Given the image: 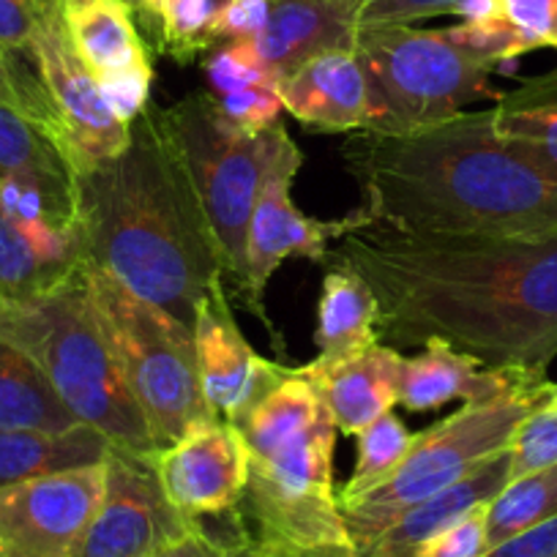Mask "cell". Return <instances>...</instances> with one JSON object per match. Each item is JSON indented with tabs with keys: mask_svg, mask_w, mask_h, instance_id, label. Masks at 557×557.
<instances>
[{
	"mask_svg": "<svg viewBox=\"0 0 557 557\" xmlns=\"http://www.w3.org/2000/svg\"><path fill=\"white\" fill-rule=\"evenodd\" d=\"M170 0H137V9H134V14H137V23H143L148 28V34L153 30V25H157V20L162 17V12L168 9Z\"/></svg>",
	"mask_w": 557,
	"mask_h": 557,
	"instance_id": "cell-44",
	"label": "cell"
},
{
	"mask_svg": "<svg viewBox=\"0 0 557 557\" xmlns=\"http://www.w3.org/2000/svg\"><path fill=\"white\" fill-rule=\"evenodd\" d=\"M412 441H416V432L407 430L405 421H401L394 410L380 416L374 424H369L367 430L358 432L356 468H352V475L347 479V484L336 492V495H339V503L356 500L363 492L383 484V481L399 468L401 459L407 457Z\"/></svg>",
	"mask_w": 557,
	"mask_h": 557,
	"instance_id": "cell-28",
	"label": "cell"
},
{
	"mask_svg": "<svg viewBox=\"0 0 557 557\" xmlns=\"http://www.w3.org/2000/svg\"><path fill=\"white\" fill-rule=\"evenodd\" d=\"M23 178L74 202V170L55 134L0 104V181Z\"/></svg>",
	"mask_w": 557,
	"mask_h": 557,
	"instance_id": "cell-26",
	"label": "cell"
},
{
	"mask_svg": "<svg viewBox=\"0 0 557 557\" xmlns=\"http://www.w3.org/2000/svg\"><path fill=\"white\" fill-rule=\"evenodd\" d=\"M249 448L235 424L211 418L153 454L170 503L195 522L216 519L240 503L249 481Z\"/></svg>",
	"mask_w": 557,
	"mask_h": 557,
	"instance_id": "cell-14",
	"label": "cell"
},
{
	"mask_svg": "<svg viewBox=\"0 0 557 557\" xmlns=\"http://www.w3.org/2000/svg\"><path fill=\"white\" fill-rule=\"evenodd\" d=\"M181 159L195 181L208 227L216 240L224 278L238 293L246 273V233L271 164L282 121L246 137L219 110L213 94H191L162 110Z\"/></svg>",
	"mask_w": 557,
	"mask_h": 557,
	"instance_id": "cell-9",
	"label": "cell"
},
{
	"mask_svg": "<svg viewBox=\"0 0 557 557\" xmlns=\"http://www.w3.org/2000/svg\"><path fill=\"white\" fill-rule=\"evenodd\" d=\"M66 278L36 257L25 235L0 211V304L30 301Z\"/></svg>",
	"mask_w": 557,
	"mask_h": 557,
	"instance_id": "cell-29",
	"label": "cell"
},
{
	"mask_svg": "<svg viewBox=\"0 0 557 557\" xmlns=\"http://www.w3.org/2000/svg\"><path fill=\"white\" fill-rule=\"evenodd\" d=\"M55 12L69 45L96 83L151 63L137 14L126 0H58Z\"/></svg>",
	"mask_w": 557,
	"mask_h": 557,
	"instance_id": "cell-21",
	"label": "cell"
},
{
	"mask_svg": "<svg viewBox=\"0 0 557 557\" xmlns=\"http://www.w3.org/2000/svg\"><path fill=\"white\" fill-rule=\"evenodd\" d=\"M356 55L377 104L374 132H407L468 112L481 99H500L492 88L495 66L448 39L446 30L416 25L361 28Z\"/></svg>",
	"mask_w": 557,
	"mask_h": 557,
	"instance_id": "cell-8",
	"label": "cell"
},
{
	"mask_svg": "<svg viewBox=\"0 0 557 557\" xmlns=\"http://www.w3.org/2000/svg\"><path fill=\"white\" fill-rule=\"evenodd\" d=\"M101 94H104L107 104H110L112 115L121 123L132 126L143 112L151 107V88H153V66L128 69V72L115 74V77H107L104 83H99Z\"/></svg>",
	"mask_w": 557,
	"mask_h": 557,
	"instance_id": "cell-39",
	"label": "cell"
},
{
	"mask_svg": "<svg viewBox=\"0 0 557 557\" xmlns=\"http://www.w3.org/2000/svg\"><path fill=\"white\" fill-rule=\"evenodd\" d=\"M41 3V9H45V12H55L58 9V0H39Z\"/></svg>",
	"mask_w": 557,
	"mask_h": 557,
	"instance_id": "cell-45",
	"label": "cell"
},
{
	"mask_svg": "<svg viewBox=\"0 0 557 557\" xmlns=\"http://www.w3.org/2000/svg\"><path fill=\"white\" fill-rule=\"evenodd\" d=\"M486 557H557V513L528 533L490 549Z\"/></svg>",
	"mask_w": 557,
	"mask_h": 557,
	"instance_id": "cell-41",
	"label": "cell"
},
{
	"mask_svg": "<svg viewBox=\"0 0 557 557\" xmlns=\"http://www.w3.org/2000/svg\"><path fill=\"white\" fill-rule=\"evenodd\" d=\"M552 399H557V388H555V394H552Z\"/></svg>",
	"mask_w": 557,
	"mask_h": 557,
	"instance_id": "cell-48",
	"label": "cell"
},
{
	"mask_svg": "<svg viewBox=\"0 0 557 557\" xmlns=\"http://www.w3.org/2000/svg\"><path fill=\"white\" fill-rule=\"evenodd\" d=\"M401 361L405 356L396 347L377 342L336 361L314 358L307 367H298V372L320 391L339 435L356 437L399 405Z\"/></svg>",
	"mask_w": 557,
	"mask_h": 557,
	"instance_id": "cell-17",
	"label": "cell"
},
{
	"mask_svg": "<svg viewBox=\"0 0 557 557\" xmlns=\"http://www.w3.org/2000/svg\"><path fill=\"white\" fill-rule=\"evenodd\" d=\"M0 339L34 358L79 424L101 432L123 451L159 454L90 312L79 268L63 285L30 301L0 304Z\"/></svg>",
	"mask_w": 557,
	"mask_h": 557,
	"instance_id": "cell-4",
	"label": "cell"
},
{
	"mask_svg": "<svg viewBox=\"0 0 557 557\" xmlns=\"http://www.w3.org/2000/svg\"><path fill=\"white\" fill-rule=\"evenodd\" d=\"M490 506V503H486ZM486 506L473 508L462 519L426 541L416 557H486L490 539H486Z\"/></svg>",
	"mask_w": 557,
	"mask_h": 557,
	"instance_id": "cell-37",
	"label": "cell"
},
{
	"mask_svg": "<svg viewBox=\"0 0 557 557\" xmlns=\"http://www.w3.org/2000/svg\"><path fill=\"white\" fill-rule=\"evenodd\" d=\"M206 77L213 96L233 94V90L249 88V85L276 79L268 72L265 63L257 58L249 41H227L216 45L206 61Z\"/></svg>",
	"mask_w": 557,
	"mask_h": 557,
	"instance_id": "cell-34",
	"label": "cell"
},
{
	"mask_svg": "<svg viewBox=\"0 0 557 557\" xmlns=\"http://www.w3.org/2000/svg\"><path fill=\"white\" fill-rule=\"evenodd\" d=\"M352 557H356V555H352Z\"/></svg>",
	"mask_w": 557,
	"mask_h": 557,
	"instance_id": "cell-50",
	"label": "cell"
},
{
	"mask_svg": "<svg viewBox=\"0 0 557 557\" xmlns=\"http://www.w3.org/2000/svg\"><path fill=\"white\" fill-rule=\"evenodd\" d=\"M45 14L39 0H0V47L12 52H30Z\"/></svg>",
	"mask_w": 557,
	"mask_h": 557,
	"instance_id": "cell-40",
	"label": "cell"
},
{
	"mask_svg": "<svg viewBox=\"0 0 557 557\" xmlns=\"http://www.w3.org/2000/svg\"><path fill=\"white\" fill-rule=\"evenodd\" d=\"M282 104L314 132H374L377 104L356 50H329L293 69L282 83Z\"/></svg>",
	"mask_w": 557,
	"mask_h": 557,
	"instance_id": "cell-16",
	"label": "cell"
},
{
	"mask_svg": "<svg viewBox=\"0 0 557 557\" xmlns=\"http://www.w3.org/2000/svg\"><path fill=\"white\" fill-rule=\"evenodd\" d=\"M126 3H128V7H132V9H137V0H126Z\"/></svg>",
	"mask_w": 557,
	"mask_h": 557,
	"instance_id": "cell-47",
	"label": "cell"
},
{
	"mask_svg": "<svg viewBox=\"0 0 557 557\" xmlns=\"http://www.w3.org/2000/svg\"><path fill=\"white\" fill-rule=\"evenodd\" d=\"M30 58L50 96L58 143L74 175L117 157L126 148L128 126L112 115L96 77L69 45L58 12H47L41 20Z\"/></svg>",
	"mask_w": 557,
	"mask_h": 557,
	"instance_id": "cell-12",
	"label": "cell"
},
{
	"mask_svg": "<svg viewBox=\"0 0 557 557\" xmlns=\"http://www.w3.org/2000/svg\"><path fill=\"white\" fill-rule=\"evenodd\" d=\"M380 307V342L443 339L490 369L546 372L557 356V235H412L363 224L331 244Z\"/></svg>",
	"mask_w": 557,
	"mask_h": 557,
	"instance_id": "cell-1",
	"label": "cell"
},
{
	"mask_svg": "<svg viewBox=\"0 0 557 557\" xmlns=\"http://www.w3.org/2000/svg\"><path fill=\"white\" fill-rule=\"evenodd\" d=\"M503 14V0H459L457 17L462 23H490Z\"/></svg>",
	"mask_w": 557,
	"mask_h": 557,
	"instance_id": "cell-43",
	"label": "cell"
},
{
	"mask_svg": "<svg viewBox=\"0 0 557 557\" xmlns=\"http://www.w3.org/2000/svg\"><path fill=\"white\" fill-rule=\"evenodd\" d=\"M157 557H244L235 546H230L222 535L211 533L206 522H197L184 539L170 544Z\"/></svg>",
	"mask_w": 557,
	"mask_h": 557,
	"instance_id": "cell-42",
	"label": "cell"
},
{
	"mask_svg": "<svg viewBox=\"0 0 557 557\" xmlns=\"http://www.w3.org/2000/svg\"><path fill=\"white\" fill-rule=\"evenodd\" d=\"M459 0H367L358 9V30L385 28V25H416L424 20L454 14L457 17Z\"/></svg>",
	"mask_w": 557,
	"mask_h": 557,
	"instance_id": "cell-36",
	"label": "cell"
},
{
	"mask_svg": "<svg viewBox=\"0 0 557 557\" xmlns=\"http://www.w3.org/2000/svg\"><path fill=\"white\" fill-rule=\"evenodd\" d=\"M555 388L546 372H524L500 394L462 401V410L416 432L407 457L383 484L356 500L339 503L356 552L407 508L448 490L486 459L506 451L524 418L539 410Z\"/></svg>",
	"mask_w": 557,
	"mask_h": 557,
	"instance_id": "cell-6",
	"label": "cell"
},
{
	"mask_svg": "<svg viewBox=\"0 0 557 557\" xmlns=\"http://www.w3.org/2000/svg\"><path fill=\"white\" fill-rule=\"evenodd\" d=\"M508 454H511V479L557 465V399L549 396L539 410L524 418L508 446Z\"/></svg>",
	"mask_w": 557,
	"mask_h": 557,
	"instance_id": "cell-32",
	"label": "cell"
},
{
	"mask_svg": "<svg viewBox=\"0 0 557 557\" xmlns=\"http://www.w3.org/2000/svg\"><path fill=\"white\" fill-rule=\"evenodd\" d=\"M557 513V465L508 479V484L486 506L490 549L528 533Z\"/></svg>",
	"mask_w": 557,
	"mask_h": 557,
	"instance_id": "cell-27",
	"label": "cell"
},
{
	"mask_svg": "<svg viewBox=\"0 0 557 557\" xmlns=\"http://www.w3.org/2000/svg\"><path fill=\"white\" fill-rule=\"evenodd\" d=\"M90 312L126 388L146 416L159 451L200 421H211L197 374L195 331L128 293L110 273L83 262Z\"/></svg>",
	"mask_w": 557,
	"mask_h": 557,
	"instance_id": "cell-7",
	"label": "cell"
},
{
	"mask_svg": "<svg viewBox=\"0 0 557 557\" xmlns=\"http://www.w3.org/2000/svg\"><path fill=\"white\" fill-rule=\"evenodd\" d=\"M492 123L506 146L557 181V66L503 90Z\"/></svg>",
	"mask_w": 557,
	"mask_h": 557,
	"instance_id": "cell-23",
	"label": "cell"
},
{
	"mask_svg": "<svg viewBox=\"0 0 557 557\" xmlns=\"http://www.w3.org/2000/svg\"><path fill=\"white\" fill-rule=\"evenodd\" d=\"M524 372L528 369H490L448 342L430 339L421 352L401 361L399 405L410 412H426L454 399H486L517 383Z\"/></svg>",
	"mask_w": 557,
	"mask_h": 557,
	"instance_id": "cell-20",
	"label": "cell"
},
{
	"mask_svg": "<svg viewBox=\"0 0 557 557\" xmlns=\"http://www.w3.org/2000/svg\"><path fill=\"white\" fill-rule=\"evenodd\" d=\"M191 331L202 396L213 416L230 424H238L290 372V367L265 361L251 350L249 339L235 323L224 285L213 287L202 298Z\"/></svg>",
	"mask_w": 557,
	"mask_h": 557,
	"instance_id": "cell-15",
	"label": "cell"
},
{
	"mask_svg": "<svg viewBox=\"0 0 557 557\" xmlns=\"http://www.w3.org/2000/svg\"><path fill=\"white\" fill-rule=\"evenodd\" d=\"M508 479H511V454L506 448L448 490L399 513L383 533H377L363 549H358L356 557H416L426 541L451 528L473 508L492 503V497H497Z\"/></svg>",
	"mask_w": 557,
	"mask_h": 557,
	"instance_id": "cell-19",
	"label": "cell"
},
{
	"mask_svg": "<svg viewBox=\"0 0 557 557\" xmlns=\"http://www.w3.org/2000/svg\"><path fill=\"white\" fill-rule=\"evenodd\" d=\"M219 3H222V0H219Z\"/></svg>",
	"mask_w": 557,
	"mask_h": 557,
	"instance_id": "cell-49",
	"label": "cell"
},
{
	"mask_svg": "<svg viewBox=\"0 0 557 557\" xmlns=\"http://www.w3.org/2000/svg\"><path fill=\"white\" fill-rule=\"evenodd\" d=\"M104 492V462L0 490V557H72Z\"/></svg>",
	"mask_w": 557,
	"mask_h": 557,
	"instance_id": "cell-13",
	"label": "cell"
},
{
	"mask_svg": "<svg viewBox=\"0 0 557 557\" xmlns=\"http://www.w3.org/2000/svg\"><path fill=\"white\" fill-rule=\"evenodd\" d=\"M195 524L170 503L153 457L112 446L104 492L72 557H157Z\"/></svg>",
	"mask_w": 557,
	"mask_h": 557,
	"instance_id": "cell-11",
	"label": "cell"
},
{
	"mask_svg": "<svg viewBox=\"0 0 557 557\" xmlns=\"http://www.w3.org/2000/svg\"><path fill=\"white\" fill-rule=\"evenodd\" d=\"M216 7L219 0H170L151 30L157 50L178 63H189L211 50L208 30Z\"/></svg>",
	"mask_w": 557,
	"mask_h": 557,
	"instance_id": "cell-30",
	"label": "cell"
},
{
	"mask_svg": "<svg viewBox=\"0 0 557 557\" xmlns=\"http://www.w3.org/2000/svg\"><path fill=\"white\" fill-rule=\"evenodd\" d=\"M380 307L372 287L352 268L329 262L318 301L314 345L323 361L352 356L380 342Z\"/></svg>",
	"mask_w": 557,
	"mask_h": 557,
	"instance_id": "cell-22",
	"label": "cell"
},
{
	"mask_svg": "<svg viewBox=\"0 0 557 557\" xmlns=\"http://www.w3.org/2000/svg\"><path fill=\"white\" fill-rule=\"evenodd\" d=\"M271 20V0H222L211 20V50L227 41H255Z\"/></svg>",
	"mask_w": 557,
	"mask_h": 557,
	"instance_id": "cell-35",
	"label": "cell"
},
{
	"mask_svg": "<svg viewBox=\"0 0 557 557\" xmlns=\"http://www.w3.org/2000/svg\"><path fill=\"white\" fill-rule=\"evenodd\" d=\"M342 162L369 224L412 235H557V181L497 137L492 107L407 132H356Z\"/></svg>",
	"mask_w": 557,
	"mask_h": 557,
	"instance_id": "cell-2",
	"label": "cell"
},
{
	"mask_svg": "<svg viewBox=\"0 0 557 557\" xmlns=\"http://www.w3.org/2000/svg\"><path fill=\"white\" fill-rule=\"evenodd\" d=\"M304 164L301 148L296 146L293 134L282 126L276 139L271 164L262 178L255 211L246 233V273L238 287V296L249 307L251 314L260 318L268 331H273L265 312V287L278 265L290 257H307L314 262H329V251L334 240L352 230L363 227L367 216L361 211L345 213L339 219H314L298 211L293 202V186Z\"/></svg>",
	"mask_w": 557,
	"mask_h": 557,
	"instance_id": "cell-10",
	"label": "cell"
},
{
	"mask_svg": "<svg viewBox=\"0 0 557 557\" xmlns=\"http://www.w3.org/2000/svg\"><path fill=\"white\" fill-rule=\"evenodd\" d=\"M503 20L522 36L528 50H557V0H503Z\"/></svg>",
	"mask_w": 557,
	"mask_h": 557,
	"instance_id": "cell-38",
	"label": "cell"
},
{
	"mask_svg": "<svg viewBox=\"0 0 557 557\" xmlns=\"http://www.w3.org/2000/svg\"><path fill=\"white\" fill-rule=\"evenodd\" d=\"M356 14L358 9L347 0H271V20L249 45L282 83L320 52L356 50Z\"/></svg>",
	"mask_w": 557,
	"mask_h": 557,
	"instance_id": "cell-18",
	"label": "cell"
},
{
	"mask_svg": "<svg viewBox=\"0 0 557 557\" xmlns=\"http://www.w3.org/2000/svg\"><path fill=\"white\" fill-rule=\"evenodd\" d=\"M347 3H352V7H356V9H361L363 3H367V0H347Z\"/></svg>",
	"mask_w": 557,
	"mask_h": 557,
	"instance_id": "cell-46",
	"label": "cell"
},
{
	"mask_svg": "<svg viewBox=\"0 0 557 557\" xmlns=\"http://www.w3.org/2000/svg\"><path fill=\"white\" fill-rule=\"evenodd\" d=\"M112 443L79 424L66 432L0 430V490L39 475L90 468L104 462Z\"/></svg>",
	"mask_w": 557,
	"mask_h": 557,
	"instance_id": "cell-24",
	"label": "cell"
},
{
	"mask_svg": "<svg viewBox=\"0 0 557 557\" xmlns=\"http://www.w3.org/2000/svg\"><path fill=\"white\" fill-rule=\"evenodd\" d=\"M0 104L14 107L30 121L41 123L58 139L55 112L30 52H12L0 47Z\"/></svg>",
	"mask_w": 557,
	"mask_h": 557,
	"instance_id": "cell-31",
	"label": "cell"
},
{
	"mask_svg": "<svg viewBox=\"0 0 557 557\" xmlns=\"http://www.w3.org/2000/svg\"><path fill=\"white\" fill-rule=\"evenodd\" d=\"M334 416L304 435L249 457V481L224 539L244 557H352L350 533L334 490Z\"/></svg>",
	"mask_w": 557,
	"mask_h": 557,
	"instance_id": "cell-5",
	"label": "cell"
},
{
	"mask_svg": "<svg viewBox=\"0 0 557 557\" xmlns=\"http://www.w3.org/2000/svg\"><path fill=\"white\" fill-rule=\"evenodd\" d=\"M79 426L47 374L20 347L0 339V430L66 432Z\"/></svg>",
	"mask_w": 557,
	"mask_h": 557,
	"instance_id": "cell-25",
	"label": "cell"
},
{
	"mask_svg": "<svg viewBox=\"0 0 557 557\" xmlns=\"http://www.w3.org/2000/svg\"><path fill=\"white\" fill-rule=\"evenodd\" d=\"M74 219L83 262L189 329L202 298L227 285L162 107L128 126L117 157L74 175Z\"/></svg>",
	"mask_w": 557,
	"mask_h": 557,
	"instance_id": "cell-3",
	"label": "cell"
},
{
	"mask_svg": "<svg viewBox=\"0 0 557 557\" xmlns=\"http://www.w3.org/2000/svg\"><path fill=\"white\" fill-rule=\"evenodd\" d=\"M219 110L224 112L230 123L246 137L268 132L278 123V115L285 110L282 104V90L278 79H265V83L249 85V88L233 90V94L216 96Z\"/></svg>",
	"mask_w": 557,
	"mask_h": 557,
	"instance_id": "cell-33",
	"label": "cell"
}]
</instances>
